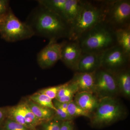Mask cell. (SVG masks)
Here are the masks:
<instances>
[{
  "label": "cell",
  "mask_w": 130,
  "mask_h": 130,
  "mask_svg": "<svg viewBox=\"0 0 130 130\" xmlns=\"http://www.w3.org/2000/svg\"><path fill=\"white\" fill-rule=\"evenodd\" d=\"M31 29L34 36L50 40L69 39L70 24L59 14L38 4L32 9L25 21Z\"/></svg>",
  "instance_id": "obj_1"
},
{
  "label": "cell",
  "mask_w": 130,
  "mask_h": 130,
  "mask_svg": "<svg viewBox=\"0 0 130 130\" xmlns=\"http://www.w3.org/2000/svg\"><path fill=\"white\" fill-rule=\"evenodd\" d=\"M77 40L84 53L101 54L117 45L115 30L104 21L82 34Z\"/></svg>",
  "instance_id": "obj_2"
},
{
  "label": "cell",
  "mask_w": 130,
  "mask_h": 130,
  "mask_svg": "<svg viewBox=\"0 0 130 130\" xmlns=\"http://www.w3.org/2000/svg\"><path fill=\"white\" fill-rule=\"evenodd\" d=\"M106 1H85L78 16L70 25L68 40H76L82 34L104 21Z\"/></svg>",
  "instance_id": "obj_3"
},
{
  "label": "cell",
  "mask_w": 130,
  "mask_h": 130,
  "mask_svg": "<svg viewBox=\"0 0 130 130\" xmlns=\"http://www.w3.org/2000/svg\"><path fill=\"white\" fill-rule=\"evenodd\" d=\"M126 111L123 105L115 97L100 98L96 109L91 114V124L95 126L109 125L123 118Z\"/></svg>",
  "instance_id": "obj_4"
},
{
  "label": "cell",
  "mask_w": 130,
  "mask_h": 130,
  "mask_svg": "<svg viewBox=\"0 0 130 130\" xmlns=\"http://www.w3.org/2000/svg\"><path fill=\"white\" fill-rule=\"evenodd\" d=\"M0 35L3 40L9 42L27 40L34 36L30 26L20 21L11 8L0 21Z\"/></svg>",
  "instance_id": "obj_5"
},
{
  "label": "cell",
  "mask_w": 130,
  "mask_h": 130,
  "mask_svg": "<svg viewBox=\"0 0 130 130\" xmlns=\"http://www.w3.org/2000/svg\"><path fill=\"white\" fill-rule=\"evenodd\" d=\"M103 21L115 30L130 26V0L106 1Z\"/></svg>",
  "instance_id": "obj_6"
},
{
  "label": "cell",
  "mask_w": 130,
  "mask_h": 130,
  "mask_svg": "<svg viewBox=\"0 0 130 130\" xmlns=\"http://www.w3.org/2000/svg\"><path fill=\"white\" fill-rule=\"evenodd\" d=\"M113 73L100 68L95 73V94L100 98L113 97L119 93Z\"/></svg>",
  "instance_id": "obj_7"
},
{
  "label": "cell",
  "mask_w": 130,
  "mask_h": 130,
  "mask_svg": "<svg viewBox=\"0 0 130 130\" xmlns=\"http://www.w3.org/2000/svg\"><path fill=\"white\" fill-rule=\"evenodd\" d=\"M130 57L118 45L101 54V68L113 73L129 67Z\"/></svg>",
  "instance_id": "obj_8"
},
{
  "label": "cell",
  "mask_w": 130,
  "mask_h": 130,
  "mask_svg": "<svg viewBox=\"0 0 130 130\" xmlns=\"http://www.w3.org/2000/svg\"><path fill=\"white\" fill-rule=\"evenodd\" d=\"M63 42L58 43L50 40L48 44L38 54V64L42 69L50 68L60 60L61 51Z\"/></svg>",
  "instance_id": "obj_9"
},
{
  "label": "cell",
  "mask_w": 130,
  "mask_h": 130,
  "mask_svg": "<svg viewBox=\"0 0 130 130\" xmlns=\"http://www.w3.org/2000/svg\"><path fill=\"white\" fill-rule=\"evenodd\" d=\"M61 51L60 60L68 68L75 71L83 53L77 40L63 41Z\"/></svg>",
  "instance_id": "obj_10"
},
{
  "label": "cell",
  "mask_w": 130,
  "mask_h": 130,
  "mask_svg": "<svg viewBox=\"0 0 130 130\" xmlns=\"http://www.w3.org/2000/svg\"><path fill=\"white\" fill-rule=\"evenodd\" d=\"M101 54L83 52L75 71L81 73L95 72L101 67Z\"/></svg>",
  "instance_id": "obj_11"
},
{
  "label": "cell",
  "mask_w": 130,
  "mask_h": 130,
  "mask_svg": "<svg viewBox=\"0 0 130 130\" xmlns=\"http://www.w3.org/2000/svg\"><path fill=\"white\" fill-rule=\"evenodd\" d=\"M95 72H76L71 81L76 87L78 92H87L94 94Z\"/></svg>",
  "instance_id": "obj_12"
},
{
  "label": "cell",
  "mask_w": 130,
  "mask_h": 130,
  "mask_svg": "<svg viewBox=\"0 0 130 130\" xmlns=\"http://www.w3.org/2000/svg\"><path fill=\"white\" fill-rule=\"evenodd\" d=\"M99 99L93 93L79 92L75 94L73 101L81 108L91 115L98 106Z\"/></svg>",
  "instance_id": "obj_13"
},
{
  "label": "cell",
  "mask_w": 130,
  "mask_h": 130,
  "mask_svg": "<svg viewBox=\"0 0 130 130\" xmlns=\"http://www.w3.org/2000/svg\"><path fill=\"white\" fill-rule=\"evenodd\" d=\"M84 2L85 1L82 0H66L63 18L70 25L78 16Z\"/></svg>",
  "instance_id": "obj_14"
},
{
  "label": "cell",
  "mask_w": 130,
  "mask_h": 130,
  "mask_svg": "<svg viewBox=\"0 0 130 130\" xmlns=\"http://www.w3.org/2000/svg\"><path fill=\"white\" fill-rule=\"evenodd\" d=\"M118 88L121 92L126 97L130 96V71L129 67L114 73Z\"/></svg>",
  "instance_id": "obj_15"
},
{
  "label": "cell",
  "mask_w": 130,
  "mask_h": 130,
  "mask_svg": "<svg viewBox=\"0 0 130 130\" xmlns=\"http://www.w3.org/2000/svg\"><path fill=\"white\" fill-rule=\"evenodd\" d=\"M25 101L32 112L40 121H47L53 118L55 113L53 109L40 106L28 98Z\"/></svg>",
  "instance_id": "obj_16"
},
{
  "label": "cell",
  "mask_w": 130,
  "mask_h": 130,
  "mask_svg": "<svg viewBox=\"0 0 130 130\" xmlns=\"http://www.w3.org/2000/svg\"><path fill=\"white\" fill-rule=\"evenodd\" d=\"M116 43L130 57V26L115 30Z\"/></svg>",
  "instance_id": "obj_17"
},
{
  "label": "cell",
  "mask_w": 130,
  "mask_h": 130,
  "mask_svg": "<svg viewBox=\"0 0 130 130\" xmlns=\"http://www.w3.org/2000/svg\"><path fill=\"white\" fill-rule=\"evenodd\" d=\"M19 104L23 113L26 126L30 130L35 129L42 121L36 117L25 101L20 103Z\"/></svg>",
  "instance_id": "obj_18"
},
{
  "label": "cell",
  "mask_w": 130,
  "mask_h": 130,
  "mask_svg": "<svg viewBox=\"0 0 130 130\" xmlns=\"http://www.w3.org/2000/svg\"><path fill=\"white\" fill-rule=\"evenodd\" d=\"M38 4L63 18V11L66 0H38Z\"/></svg>",
  "instance_id": "obj_19"
},
{
  "label": "cell",
  "mask_w": 130,
  "mask_h": 130,
  "mask_svg": "<svg viewBox=\"0 0 130 130\" xmlns=\"http://www.w3.org/2000/svg\"><path fill=\"white\" fill-rule=\"evenodd\" d=\"M28 98L38 105L56 111L53 100L45 95L37 92L30 96Z\"/></svg>",
  "instance_id": "obj_20"
},
{
  "label": "cell",
  "mask_w": 130,
  "mask_h": 130,
  "mask_svg": "<svg viewBox=\"0 0 130 130\" xmlns=\"http://www.w3.org/2000/svg\"><path fill=\"white\" fill-rule=\"evenodd\" d=\"M7 118L26 126L23 113L19 103L14 106L8 107Z\"/></svg>",
  "instance_id": "obj_21"
},
{
  "label": "cell",
  "mask_w": 130,
  "mask_h": 130,
  "mask_svg": "<svg viewBox=\"0 0 130 130\" xmlns=\"http://www.w3.org/2000/svg\"><path fill=\"white\" fill-rule=\"evenodd\" d=\"M67 112L72 118L78 116H84L90 118L91 115L84 110L73 101L69 103L68 105Z\"/></svg>",
  "instance_id": "obj_22"
},
{
  "label": "cell",
  "mask_w": 130,
  "mask_h": 130,
  "mask_svg": "<svg viewBox=\"0 0 130 130\" xmlns=\"http://www.w3.org/2000/svg\"><path fill=\"white\" fill-rule=\"evenodd\" d=\"M62 121L53 118L47 121H42L35 128L36 130H60Z\"/></svg>",
  "instance_id": "obj_23"
},
{
  "label": "cell",
  "mask_w": 130,
  "mask_h": 130,
  "mask_svg": "<svg viewBox=\"0 0 130 130\" xmlns=\"http://www.w3.org/2000/svg\"><path fill=\"white\" fill-rule=\"evenodd\" d=\"M1 126L3 130H31L25 126L7 118Z\"/></svg>",
  "instance_id": "obj_24"
},
{
  "label": "cell",
  "mask_w": 130,
  "mask_h": 130,
  "mask_svg": "<svg viewBox=\"0 0 130 130\" xmlns=\"http://www.w3.org/2000/svg\"><path fill=\"white\" fill-rule=\"evenodd\" d=\"M64 84L58 86H52L37 91L46 95L52 100L56 99L59 91L64 86Z\"/></svg>",
  "instance_id": "obj_25"
},
{
  "label": "cell",
  "mask_w": 130,
  "mask_h": 130,
  "mask_svg": "<svg viewBox=\"0 0 130 130\" xmlns=\"http://www.w3.org/2000/svg\"><path fill=\"white\" fill-rule=\"evenodd\" d=\"M54 118L61 121H64L66 120H73V118L71 117L67 111L59 107H55Z\"/></svg>",
  "instance_id": "obj_26"
},
{
  "label": "cell",
  "mask_w": 130,
  "mask_h": 130,
  "mask_svg": "<svg viewBox=\"0 0 130 130\" xmlns=\"http://www.w3.org/2000/svg\"><path fill=\"white\" fill-rule=\"evenodd\" d=\"M10 1L8 0H0V15H5L11 9Z\"/></svg>",
  "instance_id": "obj_27"
},
{
  "label": "cell",
  "mask_w": 130,
  "mask_h": 130,
  "mask_svg": "<svg viewBox=\"0 0 130 130\" xmlns=\"http://www.w3.org/2000/svg\"><path fill=\"white\" fill-rule=\"evenodd\" d=\"M60 130H74V123L72 120L62 121Z\"/></svg>",
  "instance_id": "obj_28"
},
{
  "label": "cell",
  "mask_w": 130,
  "mask_h": 130,
  "mask_svg": "<svg viewBox=\"0 0 130 130\" xmlns=\"http://www.w3.org/2000/svg\"><path fill=\"white\" fill-rule=\"evenodd\" d=\"M8 107H0V126L7 118Z\"/></svg>",
  "instance_id": "obj_29"
},
{
  "label": "cell",
  "mask_w": 130,
  "mask_h": 130,
  "mask_svg": "<svg viewBox=\"0 0 130 130\" xmlns=\"http://www.w3.org/2000/svg\"><path fill=\"white\" fill-rule=\"evenodd\" d=\"M53 103L55 107H59L61 109H63L64 111H67V108L68 105L69 103H61L58 101L56 99L53 100Z\"/></svg>",
  "instance_id": "obj_30"
},
{
  "label": "cell",
  "mask_w": 130,
  "mask_h": 130,
  "mask_svg": "<svg viewBox=\"0 0 130 130\" xmlns=\"http://www.w3.org/2000/svg\"><path fill=\"white\" fill-rule=\"evenodd\" d=\"M6 15V14H5ZM5 15H0V21L3 18L4 16H5Z\"/></svg>",
  "instance_id": "obj_31"
},
{
  "label": "cell",
  "mask_w": 130,
  "mask_h": 130,
  "mask_svg": "<svg viewBox=\"0 0 130 130\" xmlns=\"http://www.w3.org/2000/svg\"><path fill=\"white\" fill-rule=\"evenodd\" d=\"M0 130H3L1 126H0Z\"/></svg>",
  "instance_id": "obj_32"
},
{
  "label": "cell",
  "mask_w": 130,
  "mask_h": 130,
  "mask_svg": "<svg viewBox=\"0 0 130 130\" xmlns=\"http://www.w3.org/2000/svg\"><path fill=\"white\" fill-rule=\"evenodd\" d=\"M31 130H36V129H34Z\"/></svg>",
  "instance_id": "obj_33"
}]
</instances>
